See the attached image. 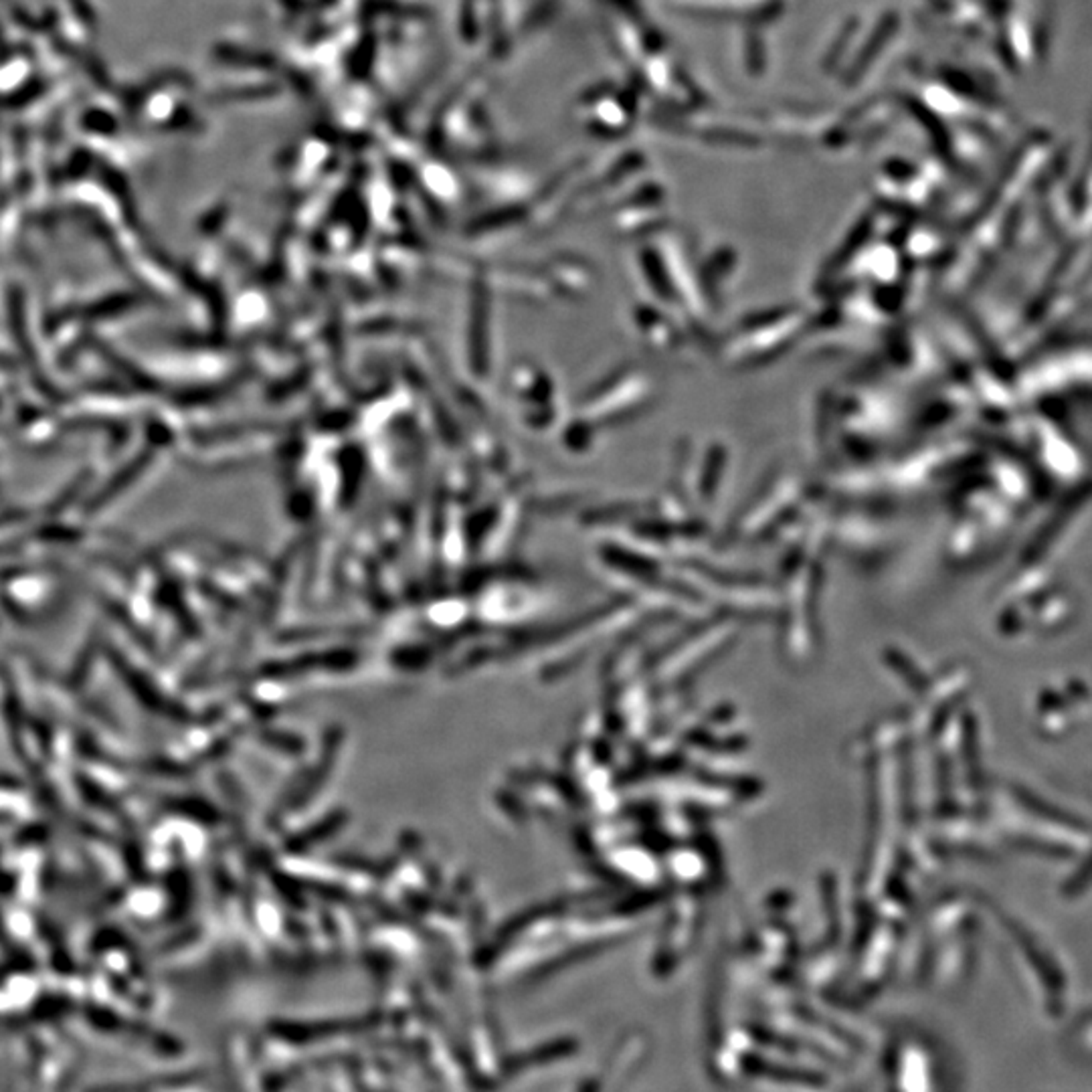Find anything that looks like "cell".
<instances>
[{
	"instance_id": "6da1fadb",
	"label": "cell",
	"mask_w": 1092,
	"mask_h": 1092,
	"mask_svg": "<svg viewBox=\"0 0 1092 1092\" xmlns=\"http://www.w3.org/2000/svg\"><path fill=\"white\" fill-rule=\"evenodd\" d=\"M807 318L799 308H773L749 314L722 344V358L730 366L769 363L801 336Z\"/></svg>"
},
{
	"instance_id": "7a4b0ae2",
	"label": "cell",
	"mask_w": 1092,
	"mask_h": 1092,
	"mask_svg": "<svg viewBox=\"0 0 1092 1092\" xmlns=\"http://www.w3.org/2000/svg\"><path fill=\"white\" fill-rule=\"evenodd\" d=\"M652 378L638 366H621L580 399L577 417L597 430L601 425L624 423L652 403Z\"/></svg>"
},
{
	"instance_id": "3957f363",
	"label": "cell",
	"mask_w": 1092,
	"mask_h": 1092,
	"mask_svg": "<svg viewBox=\"0 0 1092 1092\" xmlns=\"http://www.w3.org/2000/svg\"><path fill=\"white\" fill-rule=\"evenodd\" d=\"M804 500V488L791 474H779L769 483L759 490L755 500H751L738 522V530L746 532L752 527L761 528L765 524L779 520L781 516L793 514V504Z\"/></svg>"
}]
</instances>
